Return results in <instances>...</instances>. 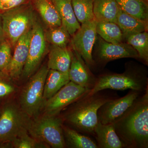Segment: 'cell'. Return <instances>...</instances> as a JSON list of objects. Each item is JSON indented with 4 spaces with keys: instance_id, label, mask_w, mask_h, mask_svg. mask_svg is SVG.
I'll return each mask as SVG.
<instances>
[{
    "instance_id": "1",
    "label": "cell",
    "mask_w": 148,
    "mask_h": 148,
    "mask_svg": "<svg viewBox=\"0 0 148 148\" xmlns=\"http://www.w3.org/2000/svg\"><path fill=\"white\" fill-rule=\"evenodd\" d=\"M125 148H148V88L113 123Z\"/></svg>"
},
{
    "instance_id": "2",
    "label": "cell",
    "mask_w": 148,
    "mask_h": 148,
    "mask_svg": "<svg viewBox=\"0 0 148 148\" xmlns=\"http://www.w3.org/2000/svg\"><path fill=\"white\" fill-rule=\"evenodd\" d=\"M86 93L73 103L65 114L64 119L77 131L94 136V129L98 121V110L107 102L116 97L104 92V90L92 95Z\"/></svg>"
},
{
    "instance_id": "3",
    "label": "cell",
    "mask_w": 148,
    "mask_h": 148,
    "mask_svg": "<svg viewBox=\"0 0 148 148\" xmlns=\"http://www.w3.org/2000/svg\"><path fill=\"white\" fill-rule=\"evenodd\" d=\"M35 13L30 1L1 13L5 39L12 48L23 35L32 29L37 20Z\"/></svg>"
},
{
    "instance_id": "4",
    "label": "cell",
    "mask_w": 148,
    "mask_h": 148,
    "mask_svg": "<svg viewBox=\"0 0 148 148\" xmlns=\"http://www.w3.org/2000/svg\"><path fill=\"white\" fill-rule=\"evenodd\" d=\"M147 75L135 70H127L121 74H108L96 78L94 86L86 93L92 95L106 89L130 90L144 92L148 88Z\"/></svg>"
},
{
    "instance_id": "5",
    "label": "cell",
    "mask_w": 148,
    "mask_h": 148,
    "mask_svg": "<svg viewBox=\"0 0 148 148\" xmlns=\"http://www.w3.org/2000/svg\"><path fill=\"white\" fill-rule=\"evenodd\" d=\"M63 125L61 117L45 114L31 122L28 132L33 138L52 148H64L66 145Z\"/></svg>"
},
{
    "instance_id": "6",
    "label": "cell",
    "mask_w": 148,
    "mask_h": 148,
    "mask_svg": "<svg viewBox=\"0 0 148 148\" xmlns=\"http://www.w3.org/2000/svg\"><path fill=\"white\" fill-rule=\"evenodd\" d=\"M0 115V145L12 142L28 132L31 122L29 116L12 104L3 106Z\"/></svg>"
},
{
    "instance_id": "7",
    "label": "cell",
    "mask_w": 148,
    "mask_h": 148,
    "mask_svg": "<svg viewBox=\"0 0 148 148\" xmlns=\"http://www.w3.org/2000/svg\"><path fill=\"white\" fill-rule=\"evenodd\" d=\"M48 71L47 66H42L32 77L21 92V108L29 117L36 116L42 108L45 83Z\"/></svg>"
},
{
    "instance_id": "8",
    "label": "cell",
    "mask_w": 148,
    "mask_h": 148,
    "mask_svg": "<svg viewBox=\"0 0 148 148\" xmlns=\"http://www.w3.org/2000/svg\"><path fill=\"white\" fill-rule=\"evenodd\" d=\"M96 26L95 18L81 24L79 29L71 36L70 42L72 49L80 55L88 66L95 64L92 53L97 40Z\"/></svg>"
},
{
    "instance_id": "9",
    "label": "cell",
    "mask_w": 148,
    "mask_h": 148,
    "mask_svg": "<svg viewBox=\"0 0 148 148\" xmlns=\"http://www.w3.org/2000/svg\"><path fill=\"white\" fill-rule=\"evenodd\" d=\"M89 89L70 81L43 103L45 114L58 116L61 111L85 95Z\"/></svg>"
},
{
    "instance_id": "10",
    "label": "cell",
    "mask_w": 148,
    "mask_h": 148,
    "mask_svg": "<svg viewBox=\"0 0 148 148\" xmlns=\"http://www.w3.org/2000/svg\"><path fill=\"white\" fill-rule=\"evenodd\" d=\"M47 43L44 30L41 24L37 20L32 28L28 58L22 72L25 77L32 75L39 65L45 54Z\"/></svg>"
},
{
    "instance_id": "11",
    "label": "cell",
    "mask_w": 148,
    "mask_h": 148,
    "mask_svg": "<svg viewBox=\"0 0 148 148\" xmlns=\"http://www.w3.org/2000/svg\"><path fill=\"white\" fill-rule=\"evenodd\" d=\"M143 92L130 90L123 97L108 101L98 110V121L103 124L113 123L132 106Z\"/></svg>"
},
{
    "instance_id": "12",
    "label": "cell",
    "mask_w": 148,
    "mask_h": 148,
    "mask_svg": "<svg viewBox=\"0 0 148 148\" xmlns=\"http://www.w3.org/2000/svg\"><path fill=\"white\" fill-rule=\"evenodd\" d=\"M96 55V61L103 63L121 58H139L138 52L127 42L111 43L101 38L99 39Z\"/></svg>"
},
{
    "instance_id": "13",
    "label": "cell",
    "mask_w": 148,
    "mask_h": 148,
    "mask_svg": "<svg viewBox=\"0 0 148 148\" xmlns=\"http://www.w3.org/2000/svg\"><path fill=\"white\" fill-rule=\"evenodd\" d=\"M32 33V29L18 39L14 47V53L5 73L11 78L18 79L22 73L28 58Z\"/></svg>"
},
{
    "instance_id": "14",
    "label": "cell",
    "mask_w": 148,
    "mask_h": 148,
    "mask_svg": "<svg viewBox=\"0 0 148 148\" xmlns=\"http://www.w3.org/2000/svg\"><path fill=\"white\" fill-rule=\"evenodd\" d=\"M73 50L71 62L69 71L70 81L89 90L94 86L96 78L90 72L82 57Z\"/></svg>"
},
{
    "instance_id": "15",
    "label": "cell",
    "mask_w": 148,
    "mask_h": 148,
    "mask_svg": "<svg viewBox=\"0 0 148 148\" xmlns=\"http://www.w3.org/2000/svg\"><path fill=\"white\" fill-rule=\"evenodd\" d=\"M94 136L97 140L98 148H125L112 123L103 124L98 121L94 129Z\"/></svg>"
},
{
    "instance_id": "16",
    "label": "cell",
    "mask_w": 148,
    "mask_h": 148,
    "mask_svg": "<svg viewBox=\"0 0 148 148\" xmlns=\"http://www.w3.org/2000/svg\"><path fill=\"white\" fill-rule=\"evenodd\" d=\"M72 54L73 50L68 47H61L51 45L49 52L48 69L69 73Z\"/></svg>"
},
{
    "instance_id": "17",
    "label": "cell",
    "mask_w": 148,
    "mask_h": 148,
    "mask_svg": "<svg viewBox=\"0 0 148 148\" xmlns=\"http://www.w3.org/2000/svg\"><path fill=\"white\" fill-rule=\"evenodd\" d=\"M61 18L62 24L71 36L79 29L80 24L76 17L72 6V0H51Z\"/></svg>"
},
{
    "instance_id": "18",
    "label": "cell",
    "mask_w": 148,
    "mask_h": 148,
    "mask_svg": "<svg viewBox=\"0 0 148 148\" xmlns=\"http://www.w3.org/2000/svg\"><path fill=\"white\" fill-rule=\"evenodd\" d=\"M47 27H58L62 22L58 12L51 0H30Z\"/></svg>"
},
{
    "instance_id": "19",
    "label": "cell",
    "mask_w": 148,
    "mask_h": 148,
    "mask_svg": "<svg viewBox=\"0 0 148 148\" xmlns=\"http://www.w3.org/2000/svg\"><path fill=\"white\" fill-rule=\"evenodd\" d=\"M116 23L121 29L124 38L127 35L148 31L147 23L128 14L120 8Z\"/></svg>"
},
{
    "instance_id": "20",
    "label": "cell",
    "mask_w": 148,
    "mask_h": 148,
    "mask_svg": "<svg viewBox=\"0 0 148 148\" xmlns=\"http://www.w3.org/2000/svg\"><path fill=\"white\" fill-rule=\"evenodd\" d=\"M119 7L116 0H94L93 13L96 21L116 23Z\"/></svg>"
},
{
    "instance_id": "21",
    "label": "cell",
    "mask_w": 148,
    "mask_h": 148,
    "mask_svg": "<svg viewBox=\"0 0 148 148\" xmlns=\"http://www.w3.org/2000/svg\"><path fill=\"white\" fill-rule=\"evenodd\" d=\"M70 81L69 73L49 70L44 89V103Z\"/></svg>"
},
{
    "instance_id": "22",
    "label": "cell",
    "mask_w": 148,
    "mask_h": 148,
    "mask_svg": "<svg viewBox=\"0 0 148 148\" xmlns=\"http://www.w3.org/2000/svg\"><path fill=\"white\" fill-rule=\"evenodd\" d=\"M96 31L101 38L108 42L119 44L125 40L121 29L115 22L96 21Z\"/></svg>"
},
{
    "instance_id": "23",
    "label": "cell",
    "mask_w": 148,
    "mask_h": 148,
    "mask_svg": "<svg viewBox=\"0 0 148 148\" xmlns=\"http://www.w3.org/2000/svg\"><path fill=\"white\" fill-rule=\"evenodd\" d=\"M120 8L148 24V1L146 0H116Z\"/></svg>"
},
{
    "instance_id": "24",
    "label": "cell",
    "mask_w": 148,
    "mask_h": 148,
    "mask_svg": "<svg viewBox=\"0 0 148 148\" xmlns=\"http://www.w3.org/2000/svg\"><path fill=\"white\" fill-rule=\"evenodd\" d=\"M63 130L66 145H68L70 147L98 148L97 144L89 137L63 125Z\"/></svg>"
},
{
    "instance_id": "25",
    "label": "cell",
    "mask_w": 148,
    "mask_h": 148,
    "mask_svg": "<svg viewBox=\"0 0 148 148\" xmlns=\"http://www.w3.org/2000/svg\"><path fill=\"white\" fill-rule=\"evenodd\" d=\"M47 42L51 45L67 47L71 42V36L63 25L58 27H47L44 30Z\"/></svg>"
},
{
    "instance_id": "26",
    "label": "cell",
    "mask_w": 148,
    "mask_h": 148,
    "mask_svg": "<svg viewBox=\"0 0 148 148\" xmlns=\"http://www.w3.org/2000/svg\"><path fill=\"white\" fill-rule=\"evenodd\" d=\"M124 39L139 54V58L146 64L148 63V34L147 32H140L125 36Z\"/></svg>"
},
{
    "instance_id": "27",
    "label": "cell",
    "mask_w": 148,
    "mask_h": 148,
    "mask_svg": "<svg viewBox=\"0 0 148 148\" xmlns=\"http://www.w3.org/2000/svg\"><path fill=\"white\" fill-rule=\"evenodd\" d=\"M94 0H72L74 13L79 23L82 24L94 19Z\"/></svg>"
},
{
    "instance_id": "28",
    "label": "cell",
    "mask_w": 148,
    "mask_h": 148,
    "mask_svg": "<svg viewBox=\"0 0 148 148\" xmlns=\"http://www.w3.org/2000/svg\"><path fill=\"white\" fill-rule=\"evenodd\" d=\"M16 148H35L44 147L42 142H39L29 136L27 132L19 135L12 142Z\"/></svg>"
},
{
    "instance_id": "29",
    "label": "cell",
    "mask_w": 148,
    "mask_h": 148,
    "mask_svg": "<svg viewBox=\"0 0 148 148\" xmlns=\"http://www.w3.org/2000/svg\"><path fill=\"white\" fill-rule=\"evenodd\" d=\"M10 44L5 40L0 45V71L5 73L10 63L12 57Z\"/></svg>"
},
{
    "instance_id": "30",
    "label": "cell",
    "mask_w": 148,
    "mask_h": 148,
    "mask_svg": "<svg viewBox=\"0 0 148 148\" xmlns=\"http://www.w3.org/2000/svg\"><path fill=\"white\" fill-rule=\"evenodd\" d=\"M5 73L0 71V99L4 98L14 91L11 85L6 81L4 79Z\"/></svg>"
},
{
    "instance_id": "31",
    "label": "cell",
    "mask_w": 148,
    "mask_h": 148,
    "mask_svg": "<svg viewBox=\"0 0 148 148\" xmlns=\"http://www.w3.org/2000/svg\"><path fill=\"white\" fill-rule=\"evenodd\" d=\"M30 0H0V13L29 2Z\"/></svg>"
},
{
    "instance_id": "32",
    "label": "cell",
    "mask_w": 148,
    "mask_h": 148,
    "mask_svg": "<svg viewBox=\"0 0 148 148\" xmlns=\"http://www.w3.org/2000/svg\"><path fill=\"white\" fill-rule=\"evenodd\" d=\"M5 40V36L3 29V28L1 14L0 13V45Z\"/></svg>"
},
{
    "instance_id": "33",
    "label": "cell",
    "mask_w": 148,
    "mask_h": 148,
    "mask_svg": "<svg viewBox=\"0 0 148 148\" xmlns=\"http://www.w3.org/2000/svg\"><path fill=\"white\" fill-rule=\"evenodd\" d=\"M1 109H0V115H1Z\"/></svg>"
},
{
    "instance_id": "34",
    "label": "cell",
    "mask_w": 148,
    "mask_h": 148,
    "mask_svg": "<svg viewBox=\"0 0 148 148\" xmlns=\"http://www.w3.org/2000/svg\"><path fill=\"white\" fill-rule=\"evenodd\" d=\"M146 1H148V0H146Z\"/></svg>"
}]
</instances>
